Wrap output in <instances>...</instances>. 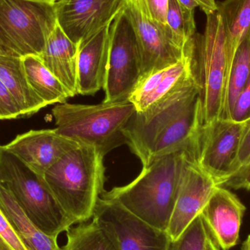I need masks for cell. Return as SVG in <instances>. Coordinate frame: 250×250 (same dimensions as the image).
I'll use <instances>...</instances> for the list:
<instances>
[{
	"instance_id": "6da1fadb",
	"label": "cell",
	"mask_w": 250,
	"mask_h": 250,
	"mask_svg": "<svg viewBox=\"0 0 250 250\" xmlns=\"http://www.w3.org/2000/svg\"><path fill=\"white\" fill-rule=\"evenodd\" d=\"M203 125L195 79L145 111H135L124 129L125 144L146 167L173 153H193Z\"/></svg>"
},
{
	"instance_id": "7a4b0ae2",
	"label": "cell",
	"mask_w": 250,
	"mask_h": 250,
	"mask_svg": "<svg viewBox=\"0 0 250 250\" xmlns=\"http://www.w3.org/2000/svg\"><path fill=\"white\" fill-rule=\"evenodd\" d=\"M188 153L179 151L156 160L143 167L130 183L105 190L101 198L118 203L150 226L166 231Z\"/></svg>"
},
{
	"instance_id": "3957f363",
	"label": "cell",
	"mask_w": 250,
	"mask_h": 250,
	"mask_svg": "<svg viewBox=\"0 0 250 250\" xmlns=\"http://www.w3.org/2000/svg\"><path fill=\"white\" fill-rule=\"evenodd\" d=\"M104 156L79 145L53 165L42 178L47 188L75 224L92 218L105 184Z\"/></svg>"
},
{
	"instance_id": "277c9868",
	"label": "cell",
	"mask_w": 250,
	"mask_h": 250,
	"mask_svg": "<svg viewBox=\"0 0 250 250\" xmlns=\"http://www.w3.org/2000/svg\"><path fill=\"white\" fill-rule=\"evenodd\" d=\"M136 109L128 100L98 105L59 104L52 110L57 133L96 148L105 157L125 144L124 129Z\"/></svg>"
},
{
	"instance_id": "5b68a950",
	"label": "cell",
	"mask_w": 250,
	"mask_h": 250,
	"mask_svg": "<svg viewBox=\"0 0 250 250\" xmlns=\"http://www.w3.org/2000/svg\"><path fill=\"white\" fill-rule=\"evenodd\" d=\"M192 60L200 89L204 125L225 119L229 75L226 32L218 10L207 14L202 34L192 39Z\"/></svg>"
},
{
	"instance_id": "8992f818",
	"label": "cell",
	"mask_w": 250,
	"mask_h": 250,
	"mask_svg": "<svg viewBox=\"0 0 250 250\" xmlns=\"http://www.w3.org/2000/svg\"><path fill=\"white\" fill-rule=\"evenodd\" d=\"M0 185L12 194L29 220L48 236L57 238L75 225L47 188L42 176L1 146Z\"/></svg>"
},
{
	"instance_id": "52a82bcc",
	"label": "cell",
	"mask_w": 250,
	"mask_h": 250,
	"mask_svg": "<svg viewBox=\"0 0 250 250\" xmlns=\"http://www.w3.org/2000/svg\"><path fill=\"white\" fill-rule=\"evenodd\" d=\"M57 23L55 4L34 0H0V35L19 57H40Z\"/></svg>"
},
{
	"instance_id": "ba28073f",
	"label": "cell",
	"mask_w": 250,
	"mask_h": 250,
	"mask_svg": "<svg viewBox=\"0 0 250 250\" xmlns=\"http://www.w3.org/2000/svg\"><path fill=\"white\" fill-rule=\"evenodd\" d=\"M124 8L113 19L104 102L129 99L142 78L141 62L133 29Z\"/></svg>"
},
{
	"instance_id": "9c48e42d",
	"label": "cell",
	"mask_w": 250,
	"mask_h": 250,
	"mask_svg": "<svg viewBox=\"0 0 250 250\" xmlns=\"http://www.w3.org/2000/svg\"><path fill=\"white\" fill-rule=\"evenodd\" d=\"M249 121L221 119L203 125L194 147L197 164L219 186L236 173L238 151Z\"/></svg>"
},
{
	"instance_id": "30bf717a",
	"label": "cell",
	"mask_w": 250,
	"mask_h": 250,
	"mask_svg": "<svg viewBox=\"0 0 250 250\" xmlns=\"http://www.w3.org/2000/svg\"><path fill=\"white\" fill-rule=\"evenodd\" d=\"M93 220L112 236L119 250H169L171 239L115 201L100 198Z\"/></svg>"
},
{
	"instance_id": "8fae6325",
	"label": "cell",
	"mask_w": 250,
	"mask_h": 250,
	"mask_svg": "<svg viewBox=\"0 0 250 250\" xmlns=\"http://www.w3.org/2000/svg\"><path fill=\"white\" fill-rule=\"evenodd\" d=\"M124 13L132 26L138 44L141 79L183 58L186 47L182 48L176 43L167 26H160L144 17L128 0Z\"/></svg>"
},
{
	"instance_id": "7c38bea8",
	"label": "cell",
	"mask_w": 250,
	"mask_h": 250,
	"mask_svg": "<svg viewBox=\"0 0 250 250\" xmlns=\"http://www.w3.org/2000/svg\"><path fill=\"white\" fill-rule=\"evenodd\" d=\"M215 181L207 174L188 153L185 159L180 186L167 232L176 240L201 214L214 188Z\"/></svg>"
},
{
	"instance_id": "4fadbf2b",
	"label": "cell",
	"mask_w": 250,
	"mask_h": 250,
	"mask_svg": "<svg viewBox=\"0 0 250 250\" xmlns=\"http://www.w3.org/2000/svg\"><path fill=\"white\" fill-rule=\"evenodd\" d=\"M127 0H63L56 3L57 22L74 43L108 25Z\"/></svg>"
},
{
	"instance_id": "5bb4252c",
	"label": "cell",
	"mask_w": 250,
	"mask_h": 250,
	"mask_svg": "<svg viewBox=\"0 0 250 250\" xmlns=\"http://www.w3.org/2000/svg\"><path fill=\"white\" fill-rule=\"evenodd\" d=\"M246 207L228 188H214L201 215L209 236L220 250H230L239 242Z\"/></svg>"
},
{
	"instance_id": "9a60e30c",
	"label": "cell",
	"mask_w": 250,
	"mask_h": 250,
	"mask_svg": "<svg viewBox=\"0 0 250 250\" xmlns=\"http://www.w3.org/2000/svg\"><path fill=\"white\" fill-rule=\"evenodd\" d=\"M79 146L53 129L29 131L3 147L42 176L66 153Z\"/></svg>"
},
{
	"instance_id": "2e32d148",
	"label": "cell",
	"mask_w": 250,
	"mask_h": 250,
	"mask_svg": "<svg viewBox=\"0 0 250 250\" xmlns=\"http://www.w3.org/2000/svg\"><path fill=\"white\" fill-rule=\"evenodd\" d=\"M192 39L187 44L182 60L140 81L129 98L137 111H145L183 85L197 80L192 60Z\"/></svg>"
},
{
	"instance_id": "e0dca14e",
	"label": "cell",
	"mask_w": 250,
	"mask_h": 250,
	"mask_svg": "<svg viewBox=\"0 0 250 250\" xmlns=\"http://www.w3.org/2000/svg\"><path fill=\"white\" fill-rule=\"evenodd\" d=\"M112 21L78 44L77 92L79 95H93L104 87L109 60Z\"/></svg>"
},
{
	"instance_id": "ac0fdd59",
	"label": "cell",
	"mask_w": 250,
	"mask_h": 250,
	"mask_svg": "<svg viewBox=\"0 0 250 250\" xmlns=\"http://www.w3.org/2000/svg\"><path fill=\"white\" fill-rule=\"evenodd\" d=\"M77 53V44L66 35L57 22L40 56L44 65L64 85L72 98L78 95Z\"/></svg>"
},
{
	"instance_id": "d6986e66",
	"label": "cell",
	"mask_w": 250,
	"mask_h": 250,
	"mask_svg": "<svg viewBox=\"0 0 250 250\" xmlns=\"http://www.w3.org/2000/svg\"><path fill=\"white\" fill-rule=\"evenodd\" d=\"M0 79L13 95L21 117L32 115L46 106L31 87L21 57L0 55Z\"/></svg>"
},
{
	"instance_id": "ffe728a7",
	"label": "cell",
	"mask_w": 250,
	"mask_h": 250,
	"mask_svg": "<svg viewBox=\"0 0 250 250\" xmlns=\"http://www.w3.org/2000/svg\"><path fill=\"white\" fill-rule=\"evenodd\" d=\"M0 209L28 250H62L57 238L41 231L29 220L12 194L1 185Z\"/></svg>"
},
{
	"instance_id": "44dd1931",
	"label": "cell",
	"mask_w": 250,
	"mask_h": 250,
	"mask_svg": "<svg viewBox=\"0 0 250 250\" xmlns=\"http://www.w3.org/2000/svg\"><path fill=\"white\" fill-rule=\"evenodd\" d=\"M224 23L229 73L239 45L250 40V0H224L217 3Z\"/></svg>"
},
{
	"instance_id": "7402d4cb",
	"label": "cell",
	"mask_w": 250,
	"mask_h": 250,
	"mask_svg": "<svg viewBox=\"0 0 250 250\" xmlns=\"http://www.w3.org/2000/svg\"><path fill=\"white\" fill-rule=\"evenodd\" d=\"M22 59L31 87L47 105L63 104L72 98L64 85L44 65L39 56L27 55Z\"/></svg>"
},
{
	"instance_id": "603a6c76",
	"label": "cell",
	"mask_w": 250,
	"mask_h": 250,
	"mask_svg": "<svg viewBox=\"0 0 250 250\" xmlns=\"http://www.w3.org/2000/svg\"><path fill=\"white\" fill-rule=\"evenodd\" d=\"M67 239L62 250H119L111 234L93 219L70 228Z\"/></svg>"
},
{
	"instance_id": "cb8c5ba5",
	"label": "cell",
	"mask_w": 250,
	"mask_h": 250,
	"mask_svg": "<svg viewBox=\"0 0 250 250\" xmlns=\"http://www.w3.org/2000/svg\"><path fill=\"white\" fill-rule=\"evenodd\" d=\"M250 76V40L239 45L230 67L226 86L225 119L230 120L233 105Z\"/></svg>"
},
{
	"instance_id": "d4e9b609",
	"label": "cell",
	"mask_w": 250,
	"mask_h": 250,
	"mask_svg": "<svg viewBox=\"0 0 250 250\" xmlns=\"http://www.w3.org/2000/svg\"><path fill=\"white\" fill-rule=\"evenodd\" d=\"M166 25L176 43L185 48L196 34L195 10L185 8L177 0H168Z\"/></svg>"
},
{
	"instance_id": "484cf974",
	"label": "cell",
	"mask_w": 250,
	"mask_h": 250,
	"mask_svg": "<svg viewBox=\"0 0 250 250\" xmlns=\"http://www.w3.org/2000/svg\"><path fill=\"white\" fill-rule=\"evenodd\" d=\"M209 233L201 214L176 240L171 241L169 250H207Z\"/></svg>"
},
{
	"instance_id": "4316f807",
	"label": "cell",
	"mask_w": 250,
	"mask_h": 250,
	"mask_svg": "<svg viewBox=\"0 0 250 250\" xmlns=\"http://www.w3.org/2000/svg\"><path fill=\"white\" fill-rule=\"evenodd\" d=\"M141 14L160 26H167L168 0H128Z\"/></svg>"
},
{
	"instance_id": "83f0119b",
	"label": "cell",
	"mask_w": 250,
	"mask_h": 250,
	"mask_svg": "<svg viewBox=\"0 0 250 250\" xmlns=\"http://www.w3.org/2000/svg\"><path fill=\"white\" fill-rule=\"evenodd\" d=\"M230 120L238 123H244L250 120V76L248 83L233 105Z\"/></svg>"
},
{
	"instance_id": "f1b7e54d",
	"label": "cell",
	"mask_w": 250,
	"mask_h": 250,
	"mask_svg": "<svg viewBox=\"0 0 250 250\" xmlns=\"http://www.w3.org/2000/svg\"><path fill=\"white\" fill-rule=\"evenodd\" d=\"M19 117H21V114L19 106L0 79V120H13Z\"/></svg>"
},
{
	"instance_id": "f546056e",
	"label": "cell",
	"mask_w": 250,
	"mask_h": 250,
	"mask_svg": "<svg viewBox=\"0 0 250 250\" xmlns=\"http://www.w3.org/2000/svg\"><path fill=\"white\" fill-rule=\"evenodd\" d=\"M0 242L8 250H28L0 209Z\"/></svg>"
},
{
	"instance_id": "4dcf8cb0",
	"label": "cell",
	"mask_w": 250,
	"mask_h": 250,
	"mask_svg": "<svg viewBox=\"0 0 250 250\" xmlns=\"http://www.w3.org/2000/svg\"><path fill=\"white\" fill-rule=\"evenodd\" d=\"M221 186L230 189L250 191V163L226 179Z\"/></svg>"
},
{
	"instance_id": "1f68e13d",
	"label": "cell",
	"mask_w": 250,
	"mask_h": 250,
	"mask_svg": "<svg viewBox=\"0 0 250 250\" xmlns=\"http://www.w3.org/2000/svg\"><path fill=\"white\" fill-rule=\"evenodd\" d=\"M250 163V122L244 133L238 151L236 171Z\"/></svg>"
},
{
	"instance_id": "d6a6232c",
	"label": "cell",
	"mask_w": 250,
	"mask_h": 250,
	"mask_svg": "<svg viewBox=\"0 0 250 250\" xmlns=\"http://www.w3.org/2000/svg\"><path fill=\"white\" fill-rule=\"evenodd\" d=\"M199 7L205 14L212 13L217 10V3L216 0H196Z\"/></svg>"
},
{
	"instance_id": "836d02e7",
	"label": "cell",
	"mask_w": 250,
	"mask_h": 250,
	"mask_svg": "<svg viewBox=\"0 0 250 250\" xmlns=\"http://www.w3.org/2000/svg\"><path fill=\"white\" fill-rule=\"evenodd\" d=\"M0 55L13 56V57H19L18 56L8 45L4 42V40L0 35Z\"/></svg>"
},
{
	"instance_id": "e575fe53",
	"label": "cell",
	"mask_w": 250,
	"mask_h": 250,
	"mask_svg": "<svg viewBox=\"0 0 250 250\" xmlns=\"http://www.w3.org/2000/svg\"><path fill=\"white\" fill-rule=\"evenodd\" d=\"M178 2L185 8L189 10H195L196 7H199V4L196 0H177Z\"/></svg>"
},
{
	"instance_id": "d590c367",
	"label": "cell",
	"mask_w": 250,
	"mask_h": 250,
	"mask_svg": "<svg viewBox=\"0 0 250 250\" xmlns=\"http://www.w3.org/2000/svg\"><path fill=\"white\" fill-rule=\"evenodd\" d=\"M207 250H220L210 236L208 239V242H207Z\"/></svg>"
},
{
	"instance_id": "8d00e7d4",
	"label": "cell",
	"mask_w": 250,
	"mask_h": 250,
	"mask_svg": "<svg viewBox=\"0 0 250 250\" xmlns=\"http://www.w3.org/2000/svg\"><path fill=\"white\" fill-rule=\"evenodd\" d=\"M242 250H250V235L242 244Z\"/></svg>"
},
{
	"instance_id": "74e56055",
	"label": "cell",
	"mask_w": 250,
	"mask_h": 250,
	"mask_svg": "<svg viewBox=\"0 0 250 250\" xmlns=\"http://www.w3.org/2000/svg\"><path fill=\"white\" fill-rule=\"evenodd\" d=\"M50 3H52V4H56V3L60 2V1H63V0H48Z\"/></svg>"
},
{
	"instance_id": "f35d334b",
	"label": "cell",
	"mask_w": 250,
	"mask_h": 250,
	"mask_svg": "<svg viewBox=\"0 0 250 250\" xmlns=\"http://www.w3.org/2000/svg\"><path fill=\"white\" fill-rule=\"evenodd\" d=\"M0 250H8L4 246V245H3L1 242H0Z\"/></svg>"
},
{
	"instance_id": "ab89813d",
	"label": "cell",
	"mask_w": 250,
	"mask_h": 250,
	"mask_svg": "<svg viewBox=\"0 0 250 250\" xmlns=\"http://www.w3.org/2000/svg\"><path fill=\"white\" fill-rule=\"evenodd\" d=\"M34 1H46V2H49L48 0H34ZM51 4H52V3H51Z\"/></svg>"
},
{
	"instance_id": "60d3db41",
	"label": "cell",
	"mask_w": 250,
	"mask_h": 250,
	"mask_svg": "<svg viewBox=\"0 0 250 250\" xmlns=\"http://www.w3.org/2000/svg\"></svg>"
}]
</instances>
